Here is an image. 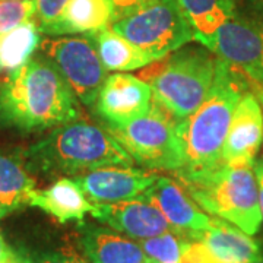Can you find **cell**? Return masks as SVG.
<instances>
[{"mask_svg":"<svg viewBox=\"0 0 263 263\" xmlns=\"http://www.w3.org/2000/svg\"><path fill=\"white\" fill-rule=\"evenodd\" d=\"M200 240L214 263H256L263 259L260 245L234 224L211 216L209 227Z\"/></svg>","mask_w":263,"mask_h":263,"instance_id":"obj_16","label":"cell"},{"mask_svg":"<svg viewBox=\"0 0 263 263\" xmlns=\"http://www.w3.org/2000/svg\"><path fill=\"white\" fill-rule=\"evenodd\" d=\"M257 21V24H259V28L262 31V35H263V12H260V18L256 19Z\"/></svg>","mask_w":263,"mask_h":263,"instance_id":"obj_32","label":"cell"},{"mask_svg":"<svg viewBox=\"0 0 263 263\" xmlns=\"http://www.w3.org/2000/svg\"><path fill=\"white\" fill-rule=\"evenodd\" d=\"M69 0H35V22L41 32L48 34L50 29L62 19Z\"/></svg>","mask_w":263,"mask_h":263,"instance_id":"obj_25","label":"cell"},{"mask_svg":"<svg viewBox=\"0 0 263 263\" xmlns=\"http://www.w3.org/2000/svg\"><path fill=\"white\" fill-rule=\"evenodd\" d=\"M262 141V103L253 91H247L233 114L222 148V161L230 164H254Z\"/></svg>","mask_w":263,"mask_h":263,"instance_id":"obj_14","label":"cell"},{"mask_svg":"<svg viewBox=\"0 0 263 263\" xmlns=\"http://www.w3.org/2000/svg\"><path fill=\"white\" fill-rule=\"evenodd\" d=\"M180 123L152 100L146 114L126 124H107L105 130L143 167L176 173L184 164Z\"/></svg>","mask_w":263,"mask_h":263,"instance_id":"obj_6","label":"cell"},{"mask_svg":"<svg viewBox=\"0 0 263 263\" xmlns=\"http://www.w3.org/2000/svg\"><path fill=\"white\" fill-rule=\"evenodd\" d=\"M202 46L245 76L254 94H263V35L256 19L235 13Z\"/></svg>","mask_w":263,"mask_h":263,"instance_id":"obj_9","label":"cell"},{"mask_svg":"<svg viewBox=\"0 0 263 263\" xmlns=\"http://www.w3.org/2000/svg\"><path fill=\"white\" fill-rule=\"evenodd\" d=\"M254 173L259 184V202H260V211L263 216V161L254 162Z\"/></svg>","mask_w":263,"mask_h":263,"instance_id":"obj_29","label":"cell"},{"mask_svg":"<svg viewBox=\"0 0 263 263\" xmlns=\"http://www.w3.org/2000/svg\"><path fill=\"white\" fill-rule=\"evenodd\" d=\"M114 18L110 0H69L62 19L47 35L85 34V37L111 27Z\"/></svg>","mask_w":263,"mask_h":263,"instance_id":"obj_18","label":"cell"},{"mask_svg":"<svg viewBox=\"0 0 263 263\" xmlns=\"http://www.w3.org/2000/svg\"><path fill=\"white\" fill-rule=\"evenodd\" d=\"M29 263H88L75 253H21Z\"/></svg>","mask_w":263,"mask_h":263,"instance_id":"obj_27","label":"cell"},{"mask_svg":"<svg viewBox=\"0 0 263 263\" xmlns=\"http://www.w3.org/2000/svg\"><path fill=\"white\" fill-rule=\"evenodd\" d=\"M160 176L124 165H108L91 170L72 179L94 205L130 200L143 195Z\"/></svg>","mask_w":263,"mask_h":263,"instance_id":"obj_10","label":"cell"},{"mask_svg":"<svg viewBox=\"0 0 263 263\" xmlns=\"http://www.w3.org/2000/svg\"><path fill=\"white\" fill-rule=\"evenodd\" d=\"M247 91H253L245 76L216 57L214 84L202 105L180 123L184 151L183 168L176 171L181 181L199 179L222 162V148L237 104Z\"/></svg>","mask_w":263,"mask_h":263,"instance_id":"obj_2","label":"cell"},{"mask_svg":"<svg viewBox=\"0 0 263 263\" xmlns=\"http://www.w3.org/2000/svg\"><path fill=\"white\" fill-rule=\"evenodd\" d=\"M35 19L0 34V70L12 73L27 65L41 44Z\"/></svg>","mask_w":263,"mask_h":263,"instance_id":"obj_22","label":"cell"},{"mask_svg":"<svg viewBox=\"0 0 263 263\" xmlns=\"http://www.w3.org/2000/svg\"><path fill=\"white\" fill-rule=\"evenodd\" d=\"M215 69L216 56L208 48H179L149 79L152 100L183 122L205 101Z\"/></svg>","mask_w":263,"mask_h":263,"instance_id":"obj_5","label":"cell"},{"mask_svg":"<svg viewBox=\"0 0 263 263\" xmlns=\"http://www.w3.org/2000/svg\"><path fill=\"white\" fill-rule=\"evenodd\" d=\"M95 104L107 124H126L149 111L152 89L141 78L116 72L104 81Z\"/></svg>","mask_w":263,"mask_h":263,"instance_id":"obj_12","label":"cell"},{"mask_svg":"<svg viewBox=\"0 0 263 263\" xmlns=\"http://www.w3.org/2000/svg\"><path fill=\"white\" fill-rule=\"evenodd\" d=\"M256 263H263V259H262V260H259V262H256Z\"/></svg>","mask_w":263,"mask_h":263,"instance_id":"obj_37","label":"cell"},{"mask_svg":"<svg viewBox=\"0 0 263 263\" xmlns=\"http://www.w3.org/2000/svg\"><path fill=\"white\" fill-rule=\"evenodd\" d=\"M195 40L203 44L235 13L234 0H179Z\"/></svg>","mask_w":263,"mask_h":263,"instance_id":"obj_20","label":"cell"},{"mask_svg":"<svg viewBox=\"0 0 263 263\" xmlns=\"http://www.w3.org/2000/svg\"><path fill=\"white\" fill-rule=\"evenodd\" d=\"M113 5L114 10V21L122 19L124 16H129L132 13L143 9L146 6H149L152 3H155L157 0H110Z\"/></svg>","mask_w":263,"mask_h":263,"instance_id":"obj_28","label":"cell"},{"mask_svg":"<svg viewBox=\"0 0 263 263\" xmlns=\"http://www.w3.org/2000/svg\"><path fill=\"white\" fill-rule=\"evenodd\" d=\"M111 28L154 60H161L195 40L193 28L179 0H157L129 16L114 21Z\"/></svg>","mask_w":263,"mask_h":263,"instance_id":"obj_7","label":"cell"},{"mask_svg":"<svg viewBox=\"0 0 263 263\" xmlns=\"http://www.w3.org/2000/svg\"><path fill=\"white\" fill-rule=\"evenodd\" d=\"M88 38L94 43L98 56L107 70L129 72L155 62L149 54L116 32L111 27L88 35Z\"/></svg>","mask_w":263,"mask_h":263,"instance_id":"obj_19","label":"cell"},{"mask_svg":"<svg viewBox=\"0 0 263 263\" xmlns=\"http://www.w3.org/2000/svg\"><path fill=\"white\" fill-rule=\"evenodd\" d=\"M13 256H15V252L10 249L9 246L6 245L5 238L0 234V263L8 262L10 259H13Z\"/></svg>","mask_w":263,"mask_h":263,"instance_id":"obj_30","label":"cell"},{"mask_svg":"<svg viewBox=\"0 0 263 263\" xmlns=\"http://www.w3.org/2000/svg\"><path fill=\"white\" fill-rule=\"evenodd\" d=\"M24 158L27 168L44 176H78L108 165L133 164V158L108 132L84 120L54 127L29 146Z\"/></svg>","mask_w":263,"mask_h":263,"instance_id":"obj_3","label":"cell"},{"mask_svg":"<svg viewBox=\"0 0 263 263\" xmlns=\"http://www.w3.org/2000/svg\"><path fill=\"white\" fill-rule=\"evenodd\" d=\"M180 263H214L211 253L202 240H189Z\"/></svg>","mask_w":263,"mask_h":263,"instance_id":"obj_26","label":"cell"},{"mask_svg":"<svg viewBox=\"0 0 263 263\" xmlns=\"http://www.w3.org/2000/svg\"><path fill=\"white\" fill-rule=\"evenodd\" d=\"M40 48L56 65L81 103L91 105L97 101L108 75L89 38H47L41 40Z\"/></svg>","mask_w":263,"mask_h":263,"instance_id":"obj_8","label":"cell"},{"mask_svg":"<svg viewBox=\"0 0 263 263\" xmlns=\"http://www.w3.org/2000/svg\"><path fill=\"white\" fill-rule=\"evenodd\" d=\"M79 245L89 263H152L139 243L104 227H79Z\"/></svg>","mask_w":263,"mask_h":263,"instance_id":"obj_15","label":"cell"},{"mask_svg":"<svg viewBox=\"0 0 263 263\" xmlns=\"http://www.w3.org/2000/svg\"><path fill=\"white\" fill-rule=\"evenodd\" d=\"M76 95L48 57L31 59L0 84V126L43 132L79 117Z\"/></svg>","mask_w":263,"mask_h":263,"instance_id":"obj_1","label":"cell"},{"mask_svg":"<svg viewBox=\"0 0 263 263\" xmlns=\"http://www.w3.org/2000/svg\"><path fill=\"white\" fill-rule=\"evenodd\" d=\"M13 263H29L24 256L18 252H15V259H13Z\"/></svg>","mask_w":263,"mask_h":263,"instance_id":"obj_31","label":"cell"},{"mask_svg":"<svg viewBox=\"0 0 263 263\" xmlns=\"http://www.w3.org/2000/svg\"><path fill=\"white\" fill-rule=\"evenodd\" d=\"M35 0H0V34L35 19Z\"/></svg>","mask_w":263,"mask_h":263,"instance_id":"obj_24","label":"cell"},{"mask_svg":"<svg viewBox=\"0 0 263 263\" xmlns=\"http://www.w3.org/2000/svg\"><path fill=\"white\" fill-rule=\"evenodd\" d=\"M3 216H5V215H3V212L0 211V218H3Z\"/></svg>","mask_w":263,"mask_h":263,"instance_id":"obj_36","label":"cell"},{"mask_svg":"<svg viewBox=\"0 0 263 263\" xmlns=\"http://www.w3.org/2000/svg\"><path fill=\"white\" fill-rule=\"evenodd\" d=\"M13 259H15V256H13ZM13 259H10V260H8V262H2V263H13Z\"/></svg>","mask_w":263,"mask_h":263,"instance_id":"obj_35","label":"cell"},{"mask_svg":"<svg viewBox=\"0 0 263 263\" xmlns=\"http://www.w3.org/2000/svg\"><path fill=\"white\" fill-rule=\"evenodd\" d=\"M181 186L200 209L234 224L246 234H256L262 226L254 164L222 161L205 176L181 181Z\"/></svg>","mask_w":263,"mask_h":263,"instance_id":"obj_4","label":"cell"},{"mask_svg":"<svg viewBox=\"0 0 263 263\" xmlns=\"http://www.w3.org/2000/svg\"><path fill=\"white\" fill-rule=\"evenodd\" d=\"M91 215L113 228L114 231L123 233L139 241L173 231L168 221L160 211L142 197L116 203L94 205Z\"/></svg>","mask_w":263,"mask_h":263,"instance_id":"obj_13","label":"cell"},{"mask_svg":"<svg viewBox=\"0 0 263 263\" xmlns=\"http://www.w3.org/2000/svg\"><path fill=\"white\" fill-rule=\"evenodd\" d=\"M257 98L260 100V103H262V107H263V94H257Z\"/></svg>","mask_w":263,"mask_h":263,"instance_id":"obj_34","label":"cell"},{"mask_svg":"<svg viewBox=\"0 0 263 263\" xmlns=\"http://www.w3.org/2000/svg\"><path fill=\"white\" fill-rule=\"evenodd\" d=\"M35 181L19 158L0 154V211L3 215L28 205Z\"/></svg>","mask_w":263,"mask_h":263,"instance_id":"obj_21","label":"cell"},{"mask_svg":"<svg viewBox=\"0 0 263 263\" xmlns=\"http://www.w3.org/2000/svg\"><path fill=\"white\" fill-rule=\"evenodd\" d=\"M28 205L40 208L62 224L69 221L81 222L94 209V203L85 196L84 190L69 177H60L43 190L34 189L29 195Z\"/></svg>","mask_w":263,"mask_h":263,"instance_id":"obj_17","label":"cell"},{"mask_svg":"<svg viewBox=\"0 0 263 263\" xmlns=\"http://www.w3.org/2000/svg\"><path fill=\"white\" fill-rule=\"evenodd\" d=\"M254 3H256V6H257V9L263 12V0H254Z\"/></svg>","mask_w":263,"mask_h":263,"instance_id":"obj_33","label":"cell"},{"mask_svg":"<svg viewBox=\"0 0 263 263\" xmlns=\"http://www.w3.org/2000/svg\"><path fill=\"white\" fill-rule=\"evenodd\" d=\"M143 200L152 203L168 221L174 233L192 240H200L209 227L208 216L184 187L168 177H158L143 195Z\"/></svg>","mask_w":263,"mask_h":263,"instance_id":"obj_11","label":"cell"},{"mask_svg":"<svg viewBox=\"0 0 263 263\" xmlns=\"http://www.w3.org/2000/svg\"><path fill=\"white\" fill-rule=\"evenodd\" d=\"M190 238L167 231L146 240H141L139 245L152 263H180L181 254Z\"/></svg>","mask_w":263,"mask_h":263,"instance_id":"obj_23","label":"cell"}]
</instances>
